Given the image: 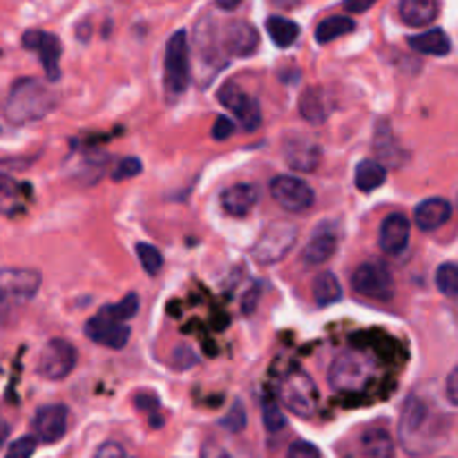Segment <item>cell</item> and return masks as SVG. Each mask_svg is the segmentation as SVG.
<instances>
[{
  "instance_id": "obj_1",
  "label": "cell",
  "mask_w": 458,
  "mask_h": 458,
  "mask_svg": "<svg viewBox=\"0 0 458 458\" xmlns=\"http://www.w3.org/2000/svg\"><path fill=\"white\" fill-rule=\"evenodd\" d=\"M56 106L58 97L54 89H49L43 81L25 76V79L13 81L9 88L3 103V114L9 123L25 125L45 119Z\"/></svg>"
},
{
  "instance_id": "obj_2",
  "label": "cell",
  "mask_w": 458,
  "mask_h": 458,
  "mask_svg": "<svg viewBox=\"0 0 458 458\" xmlns=\"http://www.w3.org/2000/svg\"><path fill=\"white\" fill-rule=\"evenodd\" d=\"M376 356L358 349L343 352L329 369V385L340 394H362L378 380Z\"/></svg>"
},
{
  "instance_id": "obj_3",
  "label": "cell",
  "mask_w": 458,
  "mask_h": 458,
  "mask_svg": "<svg viewBox=\"0 0 458 458\" xmlns=\"http://www.w3.org/2000/svg\"><path fill=\"white\" fill-rule=\"evenodd\" d=\"M40 289V273L34 268H0V320L30 302Z\"/></svg>"
},
{
  "instance_id": "obj_4",
  "label": "cell",
  "mask_w": 458,
  "mask_h": 458,
  "mask_svg": "<svg viewBox=\"0 0 458 458\" xmlns=\"http://www.w3.org/2000/svg\"><path fill=\"white\" fill-rule=\"evenodd\" d=\"M280 401L300 419H313L320 405V392L307 371L293 369L282 378Z\"/></svg>"
},
{
  "instance_id": "obj_5",
  "label": "cell",
  "mask_w": 458,
  "mask_h": 458,
  "mask_svg": "<svg viewBox=\"0 0 458 458\" xmlns=\"http://www.w3.org/2000/svg\"><path fill=\"white\" fill-rule=\"evenodd\" d=\"M188 52L191 49H188L186 31H174L165 45L164 61V88L170 98L182 97L191 83V54Z\"/></svg>"
},
{
  "instance_id": "obj_6",
  "label": "cell",
  "mask_w": 458,
  "mask_h": 458,
  "mask_svg": "<svg viewBox=\"0 0 458 458\" xmlns=\"http://www.w3.org/2000/svg\"><path fill=\"white\" fill-rule=\"evenodd\" d=\"M298 240V226L289 219H276L264 228L253 246V259L259 264H276L289 255Z\"/></svg>"
},
{
  "instance_id": "obj_7",
  "label": "cell",
  "mask_w": 458,
  "mask_h": 458,
  "mask_svg": "<svg viewBox=\"0 0 458 458\" xmlns=\"http://www.w3.org/2000/svg\"><path fill=\"white\" fill-rule=\"evenodd\" d=\"M429 425V410L419 396H410L403 405L401 411V423H398V437H401L403 447H405L410 454L419 456L423 454L428 447V437H425V429Z\"/></svg>"
},
{
  "instance_id": "obj_8",
  "label": "cell",
  "mask_w": 458,
  "mask_h": 458,
  "mask_svg": "<svg viewBox=\"0 0 458 458\" xmlns=\"http://www.w3.org/2000/svg\"><path fill=\"white\" fill-rule=\"evenodd\" d=\"M352 289L369 300H389L394 295V277L383 262H362L352 276Z\"/></svg>"
},
{
  "instance_id": "obj_9",
  "label": "cell",
  "mask_w": 458,
  "mask_h": 458,
  "mask_svg": "<svg viewBox=\"0 0 458 458\" xmlns=\"http://www.w3.org/2000/svg\"><path fill=\"white\" fill-rule=\"evenodd\" d=\"M271 197L286 213H304L316 201V192L304 179L291 174H277L271 182Z\"/></svg>"
},
{
  "instance_id": "obj_10",
  "label": "cell",
  "mask_w": 458,
  "mask_h": 458,
  "mask_svg": "<svg viewBox=\"0 0 458 458\" xmlns=\"http://www.w3.org/2000/svg\"><path fill=\"white\" fill-rule=\"evenodd\" d=\"M76 358H79V353H76L74 344L63 338H54L40 352L36 371L47 380H63L76 367Z\"/></svg>"
},
{
  "instance_id": "obj_11",
  "label": "cell",
  "mask_w": 458,
  "mask_h": 458,
  "mask_svg": "<svg viewBox=\"0 0 458 458\" xmlns=\"http://www.w3.org/2000/svg\"><path fill=\"white\" fill-rule=\"evenodd\" d=\"M217 98L224 107H228L237 116V121H240L244 130L253 132V130H258L262 125V110H259L258 98L246 94L244 89H240V85L224 83L219 88Z\"/></svg>"
},
{
  "instance_id": "obj_12",
  "label": "cell",
  "mask_w": 458,
  "mask_h": 458,
  "mask_svg": "<svg viewBox=\"0 0 458 458\" xmlns=\"http://www.w3.org/2000/svg\"><path fill=\"white\" fill-rule=\"evenodd\" d=\"M22 47L38 54L40 63H43L45 67V74H47L49 81L61 79L63 47L58 36L49 34V31H43V30H27L25 34H22Z\"/></svg>"
},
{
  "instance_id": "obj_13",
  "label": "cell",
  "mask_w": 458,
  "mask_h": 458,
  "mask_svg": "<svg viewBox=\"0 0 458 458\" xmlns=\"http://www.w3.org/2000/svg\"><path fill=\"white\" fill-rule=\"evenodd\" d=\"M85 335L107 349H123L130 340V327L125 325V322L112 320L110 316L98 311L97 316L89 318L88 325H85Z\"/></svg>"
},
{
  "instance_id": "obj_14",
  "label": "cell",
  "mask_w": 458,
  "mask_h": 458,
  "mask_svg": "<svg viewBox=\"0 0 458 458\" xmlns=\"http://www.w3.org/2000/svg\"><path fill=\"white\" fill-rule=\"evenodd\" d=\"M36 438L43 443H58L67 432V407L65 405H45L36 411L31 420Z\"/></svg>"
},
{
  "instance_id": "obj_15",
  "label": "cell",
  "mask_w": 458,
  "mask_h": 458,
  "mask_svg": "<svg viewBox=\"0 0 458 458\" xmlns=\"http://www.w3.org/2000/svg\"><path fill=\"white\" fill-rule=\"evenodd\" d=\"M224 47L231 56H253L259 47V31L249 21H231L224 31Z\"/></svg>"
},
{
  "instance_id": "obj_16",
  "label": "cell",
  "mask_w": 458,
  "mask_h": 458,
  "mask_svg": "<svg viewBox=\"0 0 458 458\" xmlns=\"http://www.w3.org/2000/svg\"><path fill=\"white\" fill-rule=\"evenodd\" d=\"M286 164L300 173H313L320 165L322 150L313 139L309 137H289L284 141Z\"/></svg>"
},
{
  "instance_id": "obj_17",
  "label": "cell",
  "mask_w": 458,
  "mask_h": 458,
  "mask_svg": "<svg viewBox=\"0 0 458 458\" xmlns=\"http://www.w3.org/2000/svg\"><path fill=\"white\" fill-rule=\"evenodd\" d=\"M410 219L405 217L403 213H394L387 215L380 226V237H378V244L380 249L385 250L387 255H401L403 250L407 249L410 244Z\"/></svg>"
},
{
  "instance_id": "obj_18",
  "label": "cell",
  "mask_w": 458,
  "mask_h": 458,
  "mask_svg": "<svg viewBox=\"0 0 458 458\" xmlns=\"http://www.w3.org/2000/svg\"><path fill=\"white\" fill-rule=\"evenodd\" d=\"M259 199V191L253 183H235L222 192V208L231 217H246L255 208Z\"/></svg>"
},
{
  "instance_id": "obj_19",
  "label": "cell",
  "mask_w": 458,
  "mask_h": 458,
  "mask_svg": "<svg viewBox=\"0 0 458 458\" xmlns=\"http://www.w3.org/2000/svg\"><path fill=\"white\" fill-rule=\"evenodd\" d=\"M452 217V206L450 201L443 199V197H432V199H425L416 206L414 219L419 224L420 231H438L441 226H445Z\"/></svg>"
},
{
  "instance_id": "obj_20",
  "label": "cell",
  "mask_w": 458,
  "mask_h": 458,
  "mask_svg": "<svg viewBox=\"0 0 458 458\" xmlns=\"http://www.w3.org/2000/svg\"><path fill=\"white\" fill-rule=\"evenodd\" d=\"M27 206V188L9 174L0 173V215L13 217Z\"/></svg>"
},
{
  "instance_id": "obj_21",
  "label": "cell",
  "mask_w": 458,
  "mask_h": 458,
  "mask_svg": "<svg viewBox=\"0 0 458 458\" xmlns=\"http://www.w3.org/2000/svg\"><path fill=\"white\" fill-rule=\"evenodd\" d=\"M441 12V4L437 0H403L398 4L403 22L410 27H425L434 21Z\"/></svg>"
},
{
  "instance_id": "obj_22",
  "label": "cell",
  "mask_w": 458,
  "mask_h": 458,
  "mask_svg": "<svg viewBox=\"0 0 458 458\" xmlns=\"http://www.w3.org/2000/svg\"><path fill=\"white\" fill-rule=\"evenodd\" d=\"M338 250V240L331 233H318L302 250V264L304 267H322L329 262Z\"/></svg>"
},
{
  "instance_id": "obj_23",
  "label": "cell",
  "mask_w": 458,
  "mask_h": 458,
  "mask_svg": "<svg viewBox=\"0 0 458 458\" xmlns=\"http://www.w3.org/2000/svg\"><path fill=\"white\" fill-rule=\"evenodd\" d=\"M410 47L419 54H428V56H447L452 49V40L445 30L437 27V30H428L423 34L410 36Z\"/></svg>"
},
{
  "instance_id": "obj_24",
  "label": "cell",
  "mask_w": 458,
  "mask_h": 458,
  "mask_svg": "<svg viewBox=\"0 0 458 458\" xmlns=\"http://www.w3.org/2000/svg\"><path fill=\"white\" fill-rule=\"evenodd\" d=\"M353 182H356V188L360 192H374L376 188H380L387 182V170H385V165L380 161L365 159L358 164Z\"/></svg>"
},
{
  "instance_id": "obj_25",
  "label": "cell",
  "mask_w": 458,
  "mask_h": 458,
  "mask_svg": "<svg viewBox=\"0 0 458 458\" xmlns=\"http://www.w3.org/2000/svg\"><path fill=\"white\" fill-rule=\"evenodd\" d=\"M360 447L367 458H394V441L387 429H367L360 438Z\"/></svg>"
},
{
  "instance_id": "obj_26",
  "label": "cell",
  "mask_w": 458,
  "mask_h": 458,
  "mask_svg": "<svg viewBox=\"0 0 458 458\" xmlns=\"http://www.w3.org/2000/svg\"><path fill=\"white\" fill-rule=\"evenodd\" d=\"M313 300H316L318 307H331V304L343 300V286H340V280L334 273L325 271L316 277V282H313Z\"/></svg>"
},
{
  "instance_id": "obj_27",
  "label": "cell",
  "mask_w": 458,
  "mask_h": 458,
  "mask_svg": "<svg viewBox=\"0 0 458 458\" xmlns=\"http://www.w3.org/2000/svg\"><path fill=\"white\" fill-rule=\"evenodd\" d=\"M300 114L311 123H320L329 114V106H327L325 92L320 88H309L304 89L300 97Z\"/></svg>"
},
{
  "instance_id": "obj_28",
  "label": "cell",
  "mask_w": 458,
  "mask_h": 458,
  "mask_svg": "<svg viewBox=\"0 0 458 458\" xmlns=\"http://www.w3.org/2000/svg\"><path fill=\"white\" fill-rule=\"evenodd\" d=\"M267 31L277 47H291L300 36V25L284 16H268Z\"/></svg>"
},
{
  "instance_id": "obj_29",
  "label": "cell",
  "mask_w": 458,
  "mask_h": 458,
  "mask_svg": "<svg viewBox=\"0 0 458 458\" xmlns=\"http://www.w3.org/2000/svg\"><path fill=\"white\" fill-rule=\"evenodd\" d=\"M356 30V21L347 16H329L316 27V40L320 45L331 43V40L340 38V36L349 34V31Z\"/></svg>"
},
{
  "instance_id": "obj_30",
  "label": "cell",
  "mask_w": 458,
  "mask_h": 458,
  "mask_svg": "<svg viewBox=\"0 0 458 458\" xmlns=\"http://www.w3.org/2000/svg\"><path fill=\"white\" fill-rule=\"evenodd\" d=\"M437 286L447 298H458V264L445 262L437 271Z\"/></svg>"
},
{
  "instance_id": "obj_31",
  "label": "cell",
  "mask_w": 458,
  "mask_h": 458,
  "mask_svg": "<svg viewBox=\"0 0 458 458\" xmlns=\"http://www.w3.org/2000/svg\"><path fill=\"white\" fill-rule=\"evenodd\" d=\"M101 311L106 313V316H110L112 320H119V322L132 320V318L137 316V311H139L137 293H128L123 300H121V302L110 304V307H103Z\"/></svg>"
},
{
  "instance_id": "obj_32",
  "label": "cell",
  "mask_w": 458,
  "mask_h": 458,
  "mask_svg": "<svg viewBox=\"0 0 458 458\" xmlns=\"http://www.w3.org/2000/svg\"><path fill=\"white\" fill-rule=\"evenodd\" d=\"M137 255L148 276H157L161 271V267H164V255L152 244H137Z\"/></svg>"
},
{
  "instance_id": "obj_33",
  "label": "cell",
  "mask_w": 458,
  "mask_h": 458,
  "mask_svg": "<svg viewBox=\"0 0 458 458\" xmlns=\"http://www.w3.org/2000/svg\"><path fill=\"white\" fill-rule=\"evenodd\" d=\"M264 428L268 429V432H282V429L286 428V416L284 411L280 410V405L273 401L264 403Z\"/></svg>"
},
{
  "instance_id": "obj_34",
  "label": "cell",
  "mask_w": 458,
  "mask_h": 458,
  "mask_svg": "<svg viewBox=\"0 0 458 458\" xmlns=\"http://www.w3.org/2000/svg\"><path fill=\"white\" fill-rule=\"evenodd\" d=\"M219 425H222V428H226L228 432H233V434L244 432V428H246V411H244V405H242L240 401L233 403L231 411H228V414L224 416L222 420H219Z\"/></svg>"
},
{
  "instance_id": "obj_35",
  "label": "cell",
  "mask_w": 458,
  "mask_h": 458,
  "mask_svg": "<svg viewBox=\"0 0 458 458\" xmlns=\"http://www.w3.org/2000/svg\"><path fill=\"white\" fill-rule=\"evenodd\" d=\"M143 170V164L137 159V157H125V159H121L119 164H116L114 173H112V177H114V182H121V179H130V177H137L139 173Z\"/></svg>"
},
{
  "instance_id": "obj_36",
  "label": "cell",
  "mask_w": 458,
  "mask_h": 458,
  "mask_svg": "<svg viewBox=\"0 0 458 458\" xmlns=\"http://www.w3.org/2000/svg\"><path fill=\"white\" fill-rule=\"evenodd\" d=\"M36 452V438L34 437H22L9 445L7 456L4 458H31Z\"/></svg>"
},
{
  "instance_id": "obj_37",
  "label": "cell",
  "mask_w": 458,
  "mask_h": 458,
  "mask_svg": "<svg viewBox=\"0 0 458 458\" xmlns=\"http://www.w3.org/2000/svg\"><path fill=\"white\" fill-rule=\"evenodd\" d=\"M286 458H322V454L313 443L295 441L293 445L289 447V454H286Z\"/></svg>"
},
{
  "instance_id": "obj_38",
  "label": "cell",
  "mask_w": 458,
  "mask_h": 458,
  "mask_svg": "<svg viewBox=\"0 0 458 458\" xmlns=\"http://www.w3.org/2000/svg\"><path fill=\"white\" fill-rule=\"evenodd\" d=\"M235 132V123H233L228 116H217L213 125V139L215 141H226V139L233 137Z\"/></svg>"
},
{
  "instance_id": "obj_39",
  "label": "cell",
  "mask_w": 458,
  "mask_h": 458,
  "mask_svg": "<svg viewBox=\"0 0 458 458\" xmlns=\"http://www.w3.org/2000/svg\"><path fill=\"white\" fill-rule=\"evenodd\" d=\"M134 405H137V410L148 411V414H155V411L161 407V401L155 396V394H148V392L141 394V392H139L137 396H134Z\"/></svg>"
},
{
  "instance_id": "obj_40",
  "label": "cell",
  "mask_w": 458,
  "mask_h": 458,
  "mask_svg": "<svg viewBox=\"0 0 458 458\" xmlns=\"http://www.w3.org/2000/svg\"><path fill=\"white\" fill-rule=\"evenodd\" d=\"M259 295H262V289L258 286H250L249 293L244 295V300H242V311L246 313V316H250V313L258 309V302H259Z\"/></svg>"
},
{
  "instance_id": "obj_41",
  "label": "cell",
  "mask_w": 458,
  "mask_h": 458,
  "mask_svg": "<svg viewBox=\"0 0 458 458\" xmlns=\"http://www.w3.org/2000/svg\"><path fill=\"white\" fill-rule=\"evenodd\" d=\"M94 458H125V452H123V447L119 445V443L107 441V443H103L101 447H98Z\"/></svg>"
},
{
  "instance_id": "obj_42",
  "label": "cell",
  "mask_w": 458,
  "mask_h": 458,
  "mask_svg": "<svg viewBox=\"0 0 458 458\" xmlns=\"http://www.w3.org/2000/svg\"><path fill=\"white\" fill-rule=\"evenodd\" d=\"M201 458H233L219 443H206L201 450Z\"/></svg>"
},
{
  "instance_id": "obj_43",
  "label": "cell",
  "mask_w": 458,
  "mask_h": 458,
  "mask_svg": "<svg viewBox=\"0 0 458 458\" xmlns=\"http://www.w3.org/2000/svg\"><path fill=\"white\" fill-rule=\"evenodd\" d=\"M447 398H450V403L458 405V369L447 376Z\"/></svg>"
},
{
  "instance_id": "obj_44",
  "label": "cell",
  "mask_w": 458,
  "mask_h": 458,
  "mask_svg": "<svg viewBox=\"0 0 458 458\" xmlns=\"http://www.w3.org/2000/svg\"><path fill=\"white\" fill-rule=\"evenodd\" d=\"M371 4L374 3H344V9L347 12H367V9H371Z\"/></svg>"
},
{
  "instance_id": "obj_45",
  "label": "cell",
  "mask_w": 458,
  "mask_h": 458,
  "mask_svg": "<svg viewBox=\"0 0 458 458\" xmlns=\"http://www.w3.org/2000/svg\"><path fill=\"white\" fill-rule=\"evenodd\" d=\"M9 432H12V428H9L7 420H0V450H3V445L7 443Z\"/></svg>"
},
{
  "instance_id": "obj_46",
  "label": "cell",
  "mask_w": 458,
  "mask_h": 458,
  "mask_svg": "<svg viewBox=\"0 0 458 458\" xmlns=\"http://www.w3.org/2000/svg\"><path fill=\"white\" fill-rule=\"evenodd\" d=\"M219 9H235L240 7V3H217Z\"/></svg>"
}]
</instances>
